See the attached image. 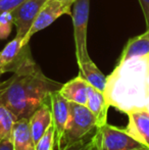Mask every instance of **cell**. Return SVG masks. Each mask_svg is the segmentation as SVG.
I'll return each mask as SVG.
<instances>
[{
	"instance_id": "obj_16",
	"label": "cell",
	"mask_w": 149,
	"mask_h": 150,
	"mask_svg": "<svg viewBox=\"0 0 149 150\" xmlns=\"http://www.w3.org/2000/svg\"><path fill=\"white\" fill-rule=\"evenodd\" d=\"M79 76L87 81L91 86L97 90L103 92L106 84V77L101 73L97 65L92 61L91 58H87L78 62Z\"/></svg>"
},
{
	"instance_id": "obj_24",
	"label": "cell",
	"mask_w": 149,
	"mask_h": 150,
	"mask_svg": "<svg viewBox=\"0 0 149 150\" xmlns=\"http://www.w3.org/2000/svg\"><path fill=\"white\" fill-rule=\"evenodd\" d=\"M64 1H70V2H73V3H74L75 0H64Z\"/></svg>"
},
{
	"instance_id": "obj_11",
	"label": "cell",
	"mask_w": 149,
	"mask_h": 150,
	"mask_svg": "<svg viewBox=\"0 0 149 150\" xmlns=\"http://www.w3.org/2000/svg\"><path fill=\"white\" fill-rule=\"evenodd\" d=\"M29 125H30L31 133H32L34 142L36 144L37 141L48 130V128L52 126L50 98L44 103H42L32 113V115L29 117Z\"/></svg>"
},
{
	"instance_id": "obj_18",
	"label": "cell",
	"mask_w": 149,
	"mask_h": 150,
	"mask_svg": "<svg viewBox=\"0 0 149 150\" xmlns=\"http://www.w3.org/2000/svg\"><path fill=\"white\" fill-rule=\"evenodd\" d=\"M55 145V132L53 126H51L37 141L35 144V150H54Z\"/></svg>"
},
{
	"instance_id": "obj_25",
	"label": "cell",
	"mask_w": 149,
	"mask_h": 150,
	"mask_svg": "<svg viewBox=\"0 0 149 150\" xmlns=\"http://www.w3.org/2000/svg\"><path fill=\"white\" fill-rule=\"evenodd\" d=\"M146 108H147V109H148V110H149V102H148V104H147V105H146Z\"/></svg>"
},
{
	"instance_id": "obj_5",
	"label": "cell",
	"mask_w": 149,
	"mask_h": 150,
	"mask_svg": "<svg viewBox=\"0 0 149 150\" xmlns=\"http://www.w3.org/2000/svg\"><path fill=\"white\" fill-rule=\"evenodd\" d=\"M35 62L30 46L24 45L23 40L14 37L0 51V69L2 74L16 73Z\"/></svg>"
},
{
	"instance_id": "obj_8",
	"label": "cell",
	"mask_w": 149,
	"mask_h": 150,
	"mask_svg": "<svg viewBox=\"0 0 149 150\" xmlns=\"http://www.w3.org/2000/svg\"><path fill=\"white\" fill-rule=\"evenodd\" d=\"M46 1L47 0H25L12 12L16 28V37L25 40Z\"/></svg>"
},
{
	"instance_id": "obj_4",
	"label": "cell",
	"mask_w": 149,
	"mask_h": 150,
	"mask_svg": "<svg viewBox=\"0 0 149 150\" xmlns=\"http://www.w3.org/2000/svg\"><path fill=\"white\" fill-rule=\"evenodd\" d=\"M93 137L97 150H149L126 129H119L107 122L97 127Z\"/></svg>"
},
{
	"instance_id": "obj_22",
	"label": "cell",
	"mask_w": 149,
	"mask_h": 150,
	"mask_svg": "<svg viewBox=\"0 0 149 150\" xmlns=\"http://www.w3.org/2000/svg\"><path fill=\"white\" fill-rule=\"evenodd\" d=\"M138 1H139L142 11H143L147 29H149V0H138Z\"/></svg>"
},
{
	"instance_id": "obj_20",
	"label": "cell",
	"mask_w": 149,
	"mask_h": 150,
	"mask_svg": "<svg viewBox=\"0 0 149 150\" xmlns=\"http://www.w3.org/2000/svg\"><path fill=\"white\" fill-rule=\"evenodd\" d=\"M94 133L81 139V140L77 141V142L66 145L60 150H97L95 142H94Z\"/></svg>"
},
{
	"instance_id": "obj_10",
	"label": "cell",
	"mask_w": 149,
	"mask_h": 150,
	"mask_svg": "<svg viewBox=\"0 0 149 150\" xmlns=\"http://www.w3.org/2000/svg\"><path fill=\"white\" fill-rule=\"evenodd\" d=\"M126 115L129 119L126 130L149 149V110L146 107H142Z\"/></svg>"
},
{
	"instance_id": "obj_1",
	"label": "cell",
	"mask_w": 149,
	"mask_h": 150,
	"mask_svg": "<svg viewBox=\"0 0 149 150\" xmlns=\"http://www.w3.org/2000/svg\"><path fill=\"white\" fill-rule=\"evenodd\" d=\"M62 84L46 77L36 62L20 69L8 80L0 82V103L16 120L29 119Z\"/></svg>"
},
{
	"instance_id": "obj_14",
	"label": "cell",
	"mask_w": 149,
	"mask_h": 150,
	"mask_svg": "<svg viewBox=\"0 0 149 150\" xmlns=\"http://www.w3.org/2000/svg\"><path fill=\"white\" fill-rule=\"evenodd\" d=\"M14 150H35V142L31 133L29 119L16 120L11 131Z\"/></svg>"
},
{
	"instance_id": "obj_21",
	"label": "cell",
	"mask_w": 149,
	"mask_h": 150,
	"mask_svg": "<svg viewBox=\"0 0 149 150\" xmlns=\"http://www.w3.org/2000/svg\"><path fill=\"white\" fill-rule=\"evenodd\" d=\"M25 0H0V13L4 11L13 12Z\"/></svg>"
},
{
	"instance_id": "obj_17",
	"label": "cell",
	"mask_w": 149,
	"mask_h": 150,
	"mask_svg": "<svg viewBox=\"0 0 149 150\" xmlns=\"http://www.w3.org/2000/svg\"><path fill=\"white\" fill-rule=\"evenodd\" d=\"M16 120L13 115L0 103V142L7 137H10Z\"/></svg>"
},
{
	"instance_id": "obj_13",
	"label": "cell",
	"mask_w": 149,
	"mask_h": 150,
	"mask_svg": "<svg viewBox=\"0 0 149 150\" xmlns=\"http://www.w3.org/2000/svg\"><path fill=\"white\" fill-rule=\"evenodd\" d=\"M86 106L89 108L96 120L97 127L103 126L107 122V112L109 104L107 103L103 92L90 86L88 101Z\"/></svg>"
},
{
	"instance_id": "obj_6",
	"label": "cell",
	"mask_w": 149,
	"mask_h": 150,
	"mask_svg": "<svg viewBox=\"0 0 149 150\" xmlns=\"http://www.w3.org/2000/svg\"><path fill=\"white\" fill-rule=\"evenodd\" d=\"M90 11V0H75L72 8L77 62L89 58L87 49V28Z\"/></svg>"
},
{
	"instance_id": "obj_12",
	"label": "cell",
	"mask_w": 149,
	"mask_h": 150,
	"mask_svg": "<svg viewBox=\"0 0 149 150\" xmlns=\"http://www.w3.org/2000/svg\"><path fill=\"white\" fill-rule=\"evenodd\" d=\"M90 84L78 76L75 79H72L68 83L62 84L59 89V93L68 101L77 104L86 105L88 101V94H89Z\"/></svg>"
},
{
	"instance_id": "obj_15",
	"label": "cell",
	"mask_w": 149,
	"mask_h": 150,
	"mask_svg": "<svg viewBox=\"0 0 149 150\" xmlns=\"http://www.w3.org/2000/svg\"><path fill=\"white\" fill-rule=\"evenodd\" d=\"M149 55V29L145 33L133 37L128 41L121 54L119 62H123L130 58Z\"/></svg>"
},
{
	"instance_id": "obj_9",
	"label": "cell",
	"mask_w": 149,
	"mask_h": 150,
	"mask_svg": "<svg viewBox=\"0 0 149 150\" xmlns=\"http://www.w3.org/2000/svg\"><path fill=\"white\" fill-rule=\"evenodd\" d=\"M50 105H51L52 126L55 132V143L57 150H59L61 147V141L70 115V102L60 94L59 90H56L50 94Z\"/></svg>"
},
{
	"instance_id": "obj_7",
	"label": "cell",
	"mask_w": 149,
	"mask_h": 150,
	"mask_svg": "<svg viewBox=\"0 0 149 150\" xmlns=\"http://www.w3.org/2000/svg\"><path fill=\"white\" fill-rule=\"evenodd\" d=\"M73 4H74L73 2L64 1V0H47L38 13L29 34L25 38V40H23V44L28 45L31 38L35 34L49 27L61 16L64 14L72 16Z\"/></svg>"
},
{
	"instance_id": "obj_23",
	"label": "cell",
	"mask_w": 149,
	"mask_h": 150,
	"mask_svg": "<svg viewBox=\"0 0 149 150\" xmlns=\"http://www.w3.org/2000/svg\"><path fill=\"white\" fill-rule=\"evenodd\" d=\"M0 150H14L11 137H7L0 142Z\"/></svg>"
},
{
	"instance_id": "obj_3",
	"label": "cell",
	"mask_w": 149,
	"mask_h": 150,
	"mask_svg": "<svg viewBox=\"0 0 149 150\" xmlns=\"http://www.w3.org/2000/svg\"><path fill=\"white\" fill-rule=\"evenodd\" d=\"M96 128L97 125L95 117L86 105L70 102V115L60 149L66 145L77 142L93 134Z\"/></svg>"
},
{
	"instance_id": "obj_2",
	"label": "cell",
	"mask_w": 149,
	"mask_h": 150,
	"mask_svg": "<svg viewBox=\"0 0 149 150\" xmlns=\"http://www.w3.org/2000/svg\"><path fill=\"white\" fill-rule=\"evenodd\" d=\"M103 94L109 106L124 113L146 107L149 102V55L117 62Z\"/></svg>"
},
{
	"instance_id": "obj_19",
	"label": "cell",
	"mask_w": 149,
	"mask_h": 150,
	"mask_svg": "<svg viewBox=\"0 0 149 150\" xmlns=\"http://www.w3.org/2000/svg\"><path fill=\"white\" fill-rule=\"evenodd\" d=\"M14 25L13 14L11 11H4L0 13V40L7 39Z\"/></svg>"
},
{
	"instance_id": "obj_26",
	"label": "cell",
	"mask_w": 149,
	"mask_h": 150,
	"mask_svg": "<svg viewBox=\"0 0 149 150\" xmlns=\"http://www.w3.org/2000/svg\"><path fill=\"white\" fill-rule=\"evenodd\" d=\"M2 75H3V74H2V73H1V69H0V77H1V76H2Z\"/></svg>"
}]
</instances>
